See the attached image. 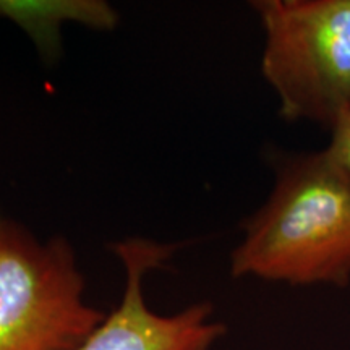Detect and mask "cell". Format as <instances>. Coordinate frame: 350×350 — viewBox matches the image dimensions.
Instances as JSON below:
<instances>
[{
  "label": "cell",
  "instance_id": "obj_3",
  "mask_svg": "<svg viewBox=\"0 0 350 350\" xmlns=\"http://www.w3.org/2000/svg\"><path fill=\"white\" fill-rule=\"evenodd\" d=\"M83 286L64 239L41 243L0 224V350H75L106 318L83 301Z\"/></svg>",
  "mask_w": 350,
  "mask_h": 350
},
{
  "label": "cell",
  "instance_id": "obj_4",
  "mask_svg": "<svg viewBox=\"0 0 350 350\" xmlns=\"http://www.w3.org/2000/svg\"><path fill=\"white\" fill-rule=\"evenodd\" d=\"M172 245L144 239L113 243L124 262L126 287L120 305L99 323L75 350H209L226 332L213 321V308L198 304L174 317H161L143 299V275L159 268L174 252Z\"/></svg>",
  "mask_w": 350,
  "mask_h": 350
},
{
  "label": "cell",
  "instance_id": "obj_5",
  "mask_svg": "<svg viewBox=\"0 0 350 350\" xmlns=\"http://www.w3.org/2000/svg\"><path fill=\"white\" fill-rule=\"evenodd\" d=\"M327 148L334 152L350 174V112L345 113L331 130V143Z\"/></svg>",
  "mask_w": 350,
  "mask_h": 350
},
{
  "label": "cell",
  "instance_id": "obj_1",
  "mask_svg": "<svg viewBox=\"0 0 350 350\" xmlns=\"http://www.w3.org/2000/svg\"><path fill=\"white\" fill-rule=\"evenodd\" d=\"M235 278L291 286L350 284V174L329 148L286 161L232 252Z\"/></svg>",
  "mask_w": 350,
  "mask_h": 350
},
{
  "label": "cell",
  "instance_id": "obj_2",
  "mask_svg": "<svg viewBox=\"0 0 350 350\" xmlns=\"http://www.w3.org/2000/svg\"><path fill=\"white\" fill-rule=\"evenodd\" d=\"M261 72L288 122L332 130L350 112V0H258Z\"/></svg>",
  "mask_w": 350,
  "mask_h": 350
}]
</instances>
